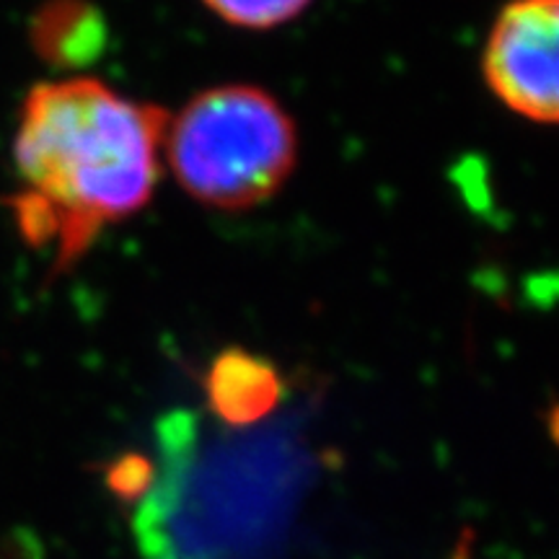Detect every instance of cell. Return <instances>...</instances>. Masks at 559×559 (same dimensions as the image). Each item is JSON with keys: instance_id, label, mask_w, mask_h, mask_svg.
I'll return each instance as SVG.
<instances>
[{"instance_id": "obj_1", "label": "cell", "mask_w": 559, "mask_h": 559, "mask_svg": "<svg viewBox=\"0 0 559 559\" xmlns=\"http://www.w3.org/2000/svg\"><path fill=\"white\" fill-rule=\"evenodd\" d=\"M169 111L99 79L34 86L13 135V226L26 247L50 251L66 272L104 228L132 218L156 192Z\"/></svg>"}, {"instance_id": "obj_2", "label": "cell", "mask_w": 559, "mask_h": 559, "mask_svg": "<svg viewBox=\"0 0 559 559\" xmlns=\"http://www.w3.org/2000/svg\"><path fill=\"white\" fill-rule=\"evenodd\" d=\"M298 128L270 91L223 83L169 117L166 164L200 205L249 210L283 190L298 164Z\"/></svg>"}, {"instance_id": "obj_3", "label": "cell", "mask_w": 559, "mask_h": 559, "mask_svg": "<svg viewBox=\"0 0 559 559\" xmlns=\"http://www.w3.org/2000/svg\"><path fill=\"white\" fill-rule=\"evenodd\" d=\"M481 75L513 115L559 124V0H510L489 26Z\"/></svg>"}, {"instance_id": "obj_4", "label": "cell", "mask_w": 559, "mask_h": 559, "mask_svg": "<svg viewBox=\"0 0 559 559\" xmlns=\"http://www.w3.org/2000/svg\"><path fill=\"white\" fill-rule=\"evenodd\" d=\"M210 402L230 423L260 417L277 400V376L267 362L247 353H228L210 370Z\"/></svg>"}, {"instance_id": "obj_5", "label": "cell", "mask_w": 559, "mask_h": 559, "mask_svg": "<svg viewBox=\"0 0 559 559\" xmlns=\"http://www.w3.org/2000/svg\"><path fill=\"white\" fill-rule=\"evenodd\" d=\"M32 41L50 62L91 60L104 45V24L83 0H52L32 24Z\"/></svg>"}, {"instance_id": "obj_6", "label": "cell", "mask_w": 559, "mask_h": 559, "mask_svg": "<svg viewBox=\"0 0 559 559\" xmlns=\"http://www.w3.org/2000/svg\"><path fill=\"white\" fill-rule=\"evenodd\" d=\"M205 9L226 21L251 32H267L298 19L313 0H202Z\"/></svg>"}, {"instance_id": "obj_7", "label": "cell", "mask_w": 559, "mask_h": 559, "mask_svg": "<svg viewBox=\"0 0 559 559\" xmlns=\"http://www.w3.org/2000/svg\"><path fill=\"white\" fill-rule=\"evenodd\" d=\"M453 559H469V542H461V547L456 549Z\"/></svg>"}]
</instances>
